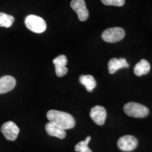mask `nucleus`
Listing matches in <instances>:
<instances>
[{"label":"nucleus","instance_id":"f257e3e1","mask_svg":"<svg viewBox=\"0 0 152 152\" xmlns=\"http://www.w3.org/2000/svg\"><path fill=\"white\" fill-rule=\"evenodd\" d=\"M47 117L49 121L55 123L65 130L73 128L75 125L74 118L66 112L50 110L47 112Z\"/></svg>","mask_w":152,"mask_h":152},{"label":"nucleus","instance_id":"f03ea898","mask_svg":"<svg viewBox=\"0 0 152 152\" xmlns=\"http://www.w3.org/2000/svg\"><path fill=\"white\" fill-rule=\"evenodd\" d=\"M25 24L28 30L35 33H42L47 29V24L45 20L35 15H30L26 17Z\"/></svg>","mask_w":152,"mask_h":152},{"label":"nucleus","instance_id":"7ed1b4c3","mask_svg":"<svg viewBox=\"0 0 152 152\" xmlns=\"http://www.w3.org/2000/svg\"><path fill=\"white\" fill-rule=\"evenodd\" d=\"M123 110L126 115L133 118H144L149 114V109L142 104L129 102L123 107Z\"/></svg>","mask_w":152,"mask_h":152},{"label":"nucleus","instance_id":"20e7f679","mask_svg":"<svg viewBox=\"0 0 152 152\" xmlns=\"http://www.w3.org/2000/svg\"><path fill=\"white\" fill-rule=\"evenodd\" d=\"M125 35V32L122 28L115 27L104 30L102 35V37L106 42L114 43L122 40Z\"/></svg>","mask_w":152,"mask_h":152},{"label":"nucleus","instance_id":"39448f33","mask_svg":"<svg viewBox=\"0 0 152 152\" xmlns=\"http://www.w3.org/2000/svg\"><path fill=\"white\" fill-rule=\"evenodd\" d=\"M1 131L7 140L9 141H14L18 137L20 129L14 122L8 121L2 125Z\"/></svg>","mask_w":152,"mask_h":152},{"label":"nucleus","instance_id":"423d86ee","mask_svg":"<svg viewBox=\"0 0 152 152\" xmlns=\"http://www.w3.org/2000/svg\"><path fill=\"white\" fill-rule=\"evenodd\" d=\"M71 7L77 14L80 21H85L87 20L89 17V11L87 9L85 0H72Z\"/></svg>","mask_w":152,"mask_h":152},{"label":"nucleus","instance_id":"0eeeda50","mask_svg":"<svg viewBox=\"0 0 152 152\" xmlns=\"http://www.w3.org/2000/svg\"><path fill=\"white\" fill-rule=\"evenodd\" d=\"M138 141L132 135H124L118 141V147L123 151H131L137 147Z\"/></svg>","mask_w":152,"mask_h":152},{"label":"nucleus","instance_id":"6e6552de","mask_svg":"<svg viewBox=\"0 0 152 152\" xmlns=\"http://www.w3.org/2000/svg\"><path fill=\"white\" fill-rule=\"evenodd\" d=\"M90 117L99 125H103L106 118V111L102 106H95L91 109Z\"/></svg>","mask_w":152,"mask_h":152},{"label":"nucleus","instance_id":"1a4fd4ad","mask_svg":"<svg viewBox=\"0 0 152 152\" xmlns=\"http://www.w3.org/2000/svg\"><path fill=\"white\" fill-rule=\"evenodd\" d=\"M55 66V71L58 77H63L68 73V68L66 65L68 64V59L65 55H60L53 60Z\"/></svg>","mask_w":152,"mask_h":152},{"label":"nucleus","instance_id":"9d476101","mask_svg":"<svg viewBox=\"0 0 152 152\" xmlns=\"http://www.w3.org/2000/svg\"><path fill=\"white\" fill-rule=\"evenodd\" d=\"M45 130L47 134L52 137H56L59 139H64L66 137V132L64 129L58 125L54 122L49 121L45 125Z\"/></svg>","mask_w":152,"mask_h":152},{"label":"nucleus","instance_id":"9b49d317","mask_svg":"<svg viewBox=\"0 0 152 152\" xmlns=\"http://www.w3.org/2000/svg\"><path fill=\"white\" fill-rule=\"evenodd\" d=\"M16 82L14 77L5 75L0 78V94L10 92L16 86Z\"/></svg>","mask_w":152,"mask_h":152},{"label":"nucleus","instance_id":"f8f14e48","mask_svg":"<svg viewBox=\"0 0 152 152\" xmlns=\"http://www.w3.org/2000/svg\"><path fill=\"white\" fill-rule=\"evenodd\" d=\"M109 66V71L111 74H113L116 72L118 70L123 68H128L129 64L127 62V60L124 58H113L109 61L108 64Z\"/></svg>","mask_w":152,"mask_h":152},{"label":"nucleus","instance_id":"ddd939ff","mask_svg":"<svg viewBox=\"0 0 152 152\" xmlns=\"http://www.w3.org/2000/svg\"><path fill=\"white\" fill-rule=\"evenodd\" d=\"M151 66L149 63L145 59H142L136 64L134 68V73L137 76L146 75L150 71Z\"/></svg>","mask_w":152,"mask_h":152},{"label":"nucleus","instance_id":"4468645a","mask_svg":"<svg viewBox=\"0 0 152 152\" xmlns=\"http://www.w3.org/2000/svg\"><path fill=\"white\" fill-rule=\"evenodd\" d=\"M80 82L86 87L88 92H92L96 86V82L94 77L90 75H83L80 77Z\"/></svg>","mask_w":152,"mask_h":152},{"label":"nucleus","instance_id":"2eb2a0df","mask_svg":"<svg viewBox=\"0 0 152 152\" xmlns=\"http://www.w3.org/2000/svg\"><path fill=\"white\" fill-rule=\"evenodd\" d=\"M14 18L12 16L5 13H0V27L10 28L14 22Z\"/></svg>","mask_w":152,"mask_h":152},{"label":"nucleus","instance_id":"dca6fc26","mask_svg":"<svg viewBox=\"0 0 152 152\" xmlns=\"http://www.w3.org/2000/svg\"><path fill=\"white\" fill-rule=\"evenodd\" d=\"M91 140V137L88 136L84 141L80 142L75 147V150L77 152H92L90 148L88 147V144Z\"/></svg>","mask_w":152,"mask_h":152},{"label":"nucleus","instance_id":"f3484780","mask_svg":"<svg viewBox=\"0 0 152 152\" xmlns=\"http://www.w3.org/2000/svg\"><path fill=\"white\" fill-rule=\"evenodd\" d=\"M104 5L115 6V7H122L124 5L125 0H101Z\"/></svg>","mask_w":152,"mask_h":152}]
</instances>
